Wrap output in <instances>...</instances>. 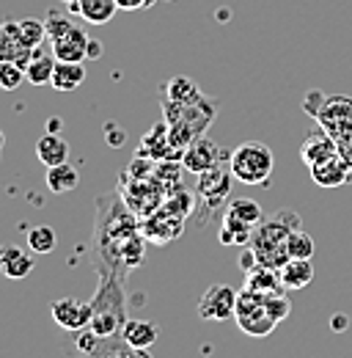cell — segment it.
Returning <instances> with one entry per match:
<instances>
[{"label":"cell","mask_w":352,"mask_h":358,"mask_svg":"<svg viewBox=\"0 0 352 358\" xmlns=\"http://www.w3.org/2000/svg\"><path fill=\"white\" fill-rule=\"evenodd\" d=\"M166 99L179 102V105H196L204 99V94L198 91V86L190 80V78H174L168 86H166Z\"/></svg>","instance_id":"21"},{"label":"cell","mask_w":352,"mask_h":358,"mask_svg":"<svg viewBox=\"0 0 352 358\" xmlns=\"http://www.w3.org/2000/svg\"><path fill=\"white\" fill-rule=\"evenodd\" d=\"M78 185H80V174H78V169L69 160L47 169V187H50V193H69Z\"/></svg>","instance_id":"18"},{"label":"cell","mask_w":352,"mask_h":358,"mask_svg":"<svg viewBox=\"0 0 352 358\" xmlns=\"http://www.w3.org/2000/svg\"><path fill=\"white\" fill-rule=\"evenodd\" d=\"M99 342H102V339H99L94 331H80V334H78V350L86 353V356H94V353L99 350Z\"/></svg>","instance_id":"29"},{"label":"cell","mask_w":352,"mask_h":358,"mask_svg":"<svg viewBox=\"0 0 352 358\" xmlns=\"http://www.w3.org/2000/svg\"><path fill=\"white\" fill-rule=\"evenodd\" d=\"M314 251H316V243H314V237L308 231H303V229H298V231H292L286 237V254H289V259H311Z\"/></svg>","instance_id":"24"},{"label":"cell","mask_w":352,"mask_h":358,"mask_svg":"<svg viewBox=\"0 0 352 358\" xmlns=\"http://www.w3.org/2000/svg\"><path fill=\"white\" fill-rule=\"evenodd\" d=\"M88 58H91V61L102 58V42H96V39H88Z\"/></svg>","instance_id":"36"},{"label":"cell","mask_w":352,"mask_h":358,"mask_svg":"<svg viewBox=\"0 0 352 358\" xmlns=\"http://www.w3.org/2000/svg\"><path fill=\"white\" fill-rule=\"evenodd\" d=\"M122 356L124 358H152V353H149V350H140V348H130V345H124Z\"/></svg>","instance_id":"34"},{"label":"cell","mask_w":352,"mask_h":358,"mask_svg":"<svg viewBox=\"0 0 352 358\" xmlns=\"http://www.w3.org/2000/svg\"><path fill=\"white\" fill-rule=\"evenodd\" d=\"M50 314L64 331H83L86 325H91L94 303L91 301H78V298H58V301H52Z\"/></svg>","instance_id":"4"},{"label":"cell","mask_w":352,"mask_h":358,"mask_svg":"<svg viewBox=\"0 0 352 358\" xmlns=\"http://www.w3.org/2000/svg\"><path fill=\"white\" fill-rule=\"evenodd\" d=\"M272 152L262 141H245L228 155V171L248 187H262L272 177Z\"/></svg>","instance_id":"1"},{"label":"cell","mask_w":352,"mask_h":358,"mask_svg":"<svg viewBox=\"0 0 352 358\" xmlns=\"http://www.w3.org/2000/svg\"><path fill=\"white\" fill-rule=\"evenodd\" d=\"M44 28H47V39L55 42L58 36H64L66 31L75 28V22H72V11H50L47 20H44Z\"/></svg>","instance_id":"26"},{"label":"cell","mask_w":352,"mask_h":358,"mask_svg":"<svg viewBox=\"0 0 352 358\" xmlns=\"http://www.w3.org/2000/svg\"><path fill=\"white\" fill-rule=\"evenodd\" d=\"M122 11H146L149 6H154L157 0H116Z\"/></svg>","instance_id":"31"},{"label":"cell","mask_w":352,"mask_h":358,"mask_svg":"<svg viewBox=\"0 0 352 358\" xmlns=\"http://www.w3.org/2000/svg\"><path fill=\"white\" fill-rule=\"evenodd\" d=\"M31 55H34V50L25 47L22 36H20V22H3L0 25V61H14L25 69Z\"/></svg>","instance_id":"7"},{"label":"cell","mask_w":352,"mask_h":358,"mask_svg":"<svg viewBox=\"0 0 352 358\" xmlns=\"http://www.w3.org/2000/svg\"><path fill=\"white\" fill-rule=\"evenodd\" d=\"M36 254H25L22 248H17V245H8V248H3L0 251V270H3V275L6 278H14V281H20V278H25L34 265H36V259H34Z\"/></svg>","instance_id":"12"},{"label":"cell","mask_w":352,"mask_h":358,"mask_svg":"<svg viewBox=\"0 0 352 358\" xmlns=\"http://www.w3.org/2000/svg\"><path fill=\"white\" fill-rule=\"evenodd\" d=\"M322 102H325V94H322V91H308L306 102H303V110L314 119V116H316V110L322 108Z\"/></svg>","instance_id":"30"},{"label":"cell","mask_w":352,"mask_h":358,"mask_svg":"<svg viewBox=\"0 0 352 358\" xmlns=\"http://www.w3.org/2000/svg\"><path fill=\"white\" fill-rule=\"evenodd\" d=\"M347 325H350L347 314H333V317H330V328H333V331H344Z\"/></svg>","instance_id":"35"},{"label":"cell","mask_w":352,"mask_h":358,"mask_svg":"<svg viewBox=\"0 0 352 358\" xmlns=\"http://www.w3.org/2000/svg\"><path fill=\"white\" fill-rule=\"evenodd\" d=\"M58 245V237H55V229L52 226H34L28 231V248L42 257V254H52Z\"/></svg>","instance_id":"23"},{"label":"cell","mask_w":352,"mask_h":358,"mask_svg":"<svg viewBox=\"0 0 352 358\" xmlns=\"http://www.w3.org/2000/svg\"><path fill=\"white\" fill-rule=\"evenodd\" d=\"M234 314H237V292L226 284H212L198 301V317L207 322H223Z\"/></svg>","instance_id":"3"},{"label":"cell","mask_w":352,"mask_h":358,"mask_svg":"<svg viewBox=\"0 0 352 358\" xmlns=\"http://www.w3.org/2000/svg\"><path fill=\"white\" fill-rule=\"evenodd\" d=\"M69 11L83 17L91 25H108L116 17L119 3L116 0H78L75 6H69Z\"/></svg>","instance_id":"11"},{"label":"cell","mask_w":352,"mask_h":358,"mask_svg":"<svg viewBox=\"0 0 352 358\" xmlns=\"http://www.w3.org/2000/svg\"><path fill=\"white\" fill-rule=\"evenodd\" d=\"M226 215H228V218H237V221H242V224L254 226V229L264 221L262 204L254 201V199H234V201L226 207Z\"/></svg>","instance_id":"20"},{"label":"cell","mask_w":352,"mask_h":358,"mask_svg":"<svg viewBox=\"0 0 352 358\" xmlns=\"http://www.w3.org/2000/svg\"><path fill=\"white\" fill-rule=\"evenodd\" d=\"M61 130V119L58 116H52L50 122H47V133H58Z\"/></svg>","instance_id":"38"},{"label":"cell","mask_w":352,"mask_h":358,"mask_svg":"<svg viewBox=\"0 0 352 358\" xmlns=\"http://www.w3.org/2000/svg\"><path fill=\"white\" fill-rule=\"evenodd\" d=\"M275 218L286 226V229H292V231H298V229H300V215H298V213H292V210H281Z\"/></svg>","instance_id":"32"},{"label":"cell","mask_w":352,"mask_h":358,"mask_svg":"<svg viewBox=\"0 0 352 358\" xmlns=\"http://www.w3.org/2000/svg\"><path fill=\"white\" fill-rule=\"evenodd\" d=\"M245 289H256V292L270 295V292H284V284H281L278 270L256 265L251 273H245Z\"/></svg>","instance_id":"19"},{"label":"cell","mask_w":352,"mask_h":358,"mask_svg":"<svg viewBox=\"0 0 352 358\" xmlns=\"http://www.w3.org/2000/svg\"><path fill=\"white\" fill-rule=\"evenodd\" d=\"M25 80V69L14 61H0V89L17 91Z\"/></svg>","instance_id":"27"},{"label":"cell","mask_w":352,"mask_h":358,"mask_svg":"<svg viewBox=\"0 0 352 358\" xmlns=\"http://www.w3.org/2000/svg\"><path fill=\"white\" fill-rule=\"evenodd\" d=\"M251 234H254V226L242 224L237 218H228L223 221V229H220V243L223 245H248L251 243Z\"/></svg>","instance_id":"22"},{"label":"cell","mask_w":352,"mask_h":358,"mask_svg":"<svg viewBox=\"0 0 352 358\" xmlns=\"http://www.w3.org/2000/svg\"><path fill=\"white\" fill-rule=\"evenodd\" d=\"M99 358H124V356H122V350H119V353H105V356H99Z\"/></svg>","instance_id":"39"},{"label":"cell","mask_w":352,"mask_h":358,"mask_svg":"<svg viewBox=\"0 0 352 358\" xmlns=\"http://www.w3.org/2000/svg\"><path fill=\"white\" fill-rule=\"evenodd\" d=\"M86 80V66L80 61H55V69H52V78H50V86L61 94L66 91H75L83 86Z\"/></svg>","instance_id":"10"},{"label":"cell","mask_w":352,"mask_h":358,"mask_svg":"<svg viewBox=\"0 0 352 358\" xmlns=\"http://www.w3.org/2000/svg\"><path fill=\"white\" fill-rule=\"evenodd\" d=\"M20 36H22L25 47L36 50V47H42L47 42V28H44L42 20L28 17V20H20Z\"/></svg>","instance_id":"25"},{"label":"cell","mask_w":352,"mask_h":358,"mask_svg":"<svg viewBox=\"0 0 352 358\" xmlns=\"http://www.w3.org/2000/svg\"><path fill=\"white\" fill-rule=\"evenodd\" d=\"M36 157L42 160L44 166H58L69 160V143L61 138L58 133H47L36 141Z\"/></svg>","instance_id":"15"},{"label":"cell","mask_w":352,"mask_h":358,"mask_svg":"<svg viewBox=\"0 0 352 358\" xmlns=\"http://www.w3.org/2000/svg\"><path fill=\"white\" fill-rule=\"evenodd\" d=\"M339 155L350 163V169H352V143H347V146H339Z\"/></svg>","instance_id":"37"},{"label":"cell","mask_w":352,"mask_h":358,"mask_svg":"<svg viewBox=\"0 0 352 358\" xmlns=\"http://www.w3.org/2000/svg\"><path fill=\"white\" fill-rule=\"evenodd\" d=\"M336 155H339V143L325 133L322 127H319V130H311V133L306 135V141H303V146H300V160L306 163L308 169H314V166H319V163H328V160H333Z\"/></svg>","instance_id":"6"},{"label":"cell","mask_w":352,"mask_h":358,"mask_svg":"<svg viewBox=\"0 0 352 358\" xmlns=\"http://www.w3.org/2000/svg\"><path fill=\"white\" fill-rule=\"evenodd\" d=\"M284 289H306L314 281V265L311 259H289L284 268L278 270Z\"/></svg>","instance_id":"16"},{"label":"cell","mask_w":352,"mask_h":358,"mask_svg":"<svg viewBox=\"0 0 352 358\" xmlns=\"http://www.w3.org/2000/svg\"><path fill=\"white\" fill-rule=\"evenodd\" d=\"M264 309L267 314L275 320V322H281V320H286V314H289V301L284 298V292H270V295H264Z\"/></svg>","instance_id":"28"},{"label":"cell","mask_w":352,"mask_h":358,"mask_svg":"<svg viewBox=\"0 0 352 358\" xmlns=\"http://www.w3.org/2000/svg\"><path fill=\"white\" fill-rule=\"evenodd\" d=\"M228 185H231V171H226L220 166L204 171L198 179V190H201V196L210 199V204H218L220 199L228 193Z\"/></svg>","instance_id":"17"},{"label":"cell","mask_w":352,"mask_h":358,"mask_svg":"<svg viewBox=\"0 0 352 358\" xmlns=\"http://www.w3.org/2000/svg\"><path fill=\"white\" fill-rule=\"evenodd\" d=\"M61 3H64V6H66V8H69V6H75V3H78V0H61Z\"/></svg>","instance_id":"40"},{"label":"cell","mask_w":352,"mask_h":358,"mask_svg":"<svg viewBox=\"0 0 352 358\" xmlns=\"http://www.w3.org/2000/svg\"><path fill=\"white\" fill-rule=\"evenodd\" d=\"M122 339L124 345L130 348H140V350H149L157 339H160V328L149 320H127L124 328H122Z\"/></svg>","instance_id":"13"},{"label":"cell","mask_w":352,"mask_h":358,"mask_svg":"<svg viewBox=\"0 0 352 358\" xmlns=\"http://www.w3.org/2000/svg\"><path fill=\"white\" fill-rule=\"evenodd\" d=\"M55 55H52V50L47 52L42 47H36L34 50V55H31V61H28V66H25V80L28 83H34V86H47L50 83V78H52V69H55Z\"/></svg>","instance_id":"14"},{"label":"cell","mask_w":352,"mask_h":358,"mask_svg":"<svg viewBox=\"0 0 352 358\" xmlns=\"http://www.w3.org/2000/svg\"><path fill=\"white\" fill-rule=\"evenodd\" d=\"M308 171H311V179H314L319 187H342V185L352 182L350 163H347L342 155H336L333 160L319 163V166H314V169H308Z\"/></svg>","instance_id":"9"},{"label":"cell","mask_w":352,"mask_h":358,"mask_svg":"<svg viewBox=\"0 0 352 358\" xmlns=\"http://www.w3.org/2000/svg\"><path fill=\"white\" fill-rule=\"evenodd\" d=\"M314 122L330 135L339 146L352 143V96H347V94L325 96V102L316 110Z\"/></svg>","instance_id":"2"},{"label":"cell","mask_w":352,"mask_h":358,"mask_svg":"<svg viewBox=\"0 0 352 358\" xmlns=\"http://www.w3.org/2000/svg\"><path fill=\"white\" fill-rule=\"evenodd\" d=\"M218 157H220L218 143H212L210 138L198 135V138H193V141L187 143V149H184V155H182V163H184L187 171L204 174V171H210V169L218 166Z\"/></svg>","instance_id":"5"},{"label":"cell","mask_w":352,"mask_h":358,"mask_svg":"<svg viewBox=\"0 0 352 358\" xmlns=\"http://www.w3.org/2000/svg\"><path fill=\"white\" fill-rule=\"evenodd\" d=\"M259 265V257H256V251L254 248H248V251H242V257H240V268L245 270V273H251V270Z\"/></svg>","instance_id":"33"},{"label":"cell","mask_w":352,"mask_h":358,"mask_svg":"<svg viewBox=\"0 0 352 358\" xmlns=\"http://www.w3.org/2000/svg\"><path fill=\"white\" fill-rule=\"evenodd\" d=\"M50 50H52V55L58 58V61H86L88 58V36L83 28H72V31H66L64 36H58L55 42H50Z\"/></svg>","instance_id":"8"},{"label":"cell","mask_w":352,"mask_h":358,"mask_svg":"<svg viewBox=\"0 0 352 358\" xmlns=\"http://www.w3.org/2000/svg\"><path fill=\"white\" fill-rule=\"evenodd\" d=\"M3 146H6V135L0 133V152H3Z\"/></svg>","instance_id":"41"}]
</instances>
